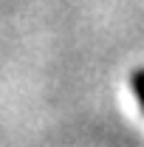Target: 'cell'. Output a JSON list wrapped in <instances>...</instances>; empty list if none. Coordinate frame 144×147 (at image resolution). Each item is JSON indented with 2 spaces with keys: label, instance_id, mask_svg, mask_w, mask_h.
Segmentation results:
<instances>
[{
  "label": "cell",
  "instance_id": "obj_1",
  "mask_svg": "<svg viewBox=\"0 0 144 147\" xmlns=\"http://www.w3.org/2000/svg\"><path fill=\"white\" fill-rule=\"evenodd\" d=\"M130 85H133V93H136V99H139V105H141V110H144V68L133 71Z\"/></svg>",
  "mask_w": 144,
  "mask_h": 147
}]
</instances>
